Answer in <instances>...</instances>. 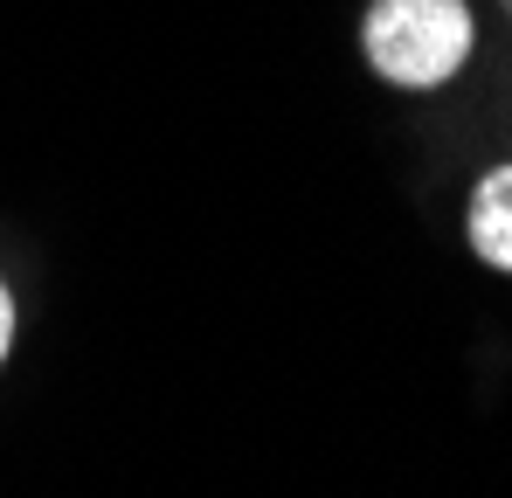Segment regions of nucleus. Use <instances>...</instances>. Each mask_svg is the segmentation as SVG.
<instances>
[{
    "instance_id": "nucleus-2",
    "label": "nucleus",
    "mask_w": 512,
    "mask_h": 498,
    "mask_svg": "<svg viewBox=\"0 0 512 498\" xmlns=\"http://www.w3.org/2000/svg\"><path fill=\"white\" fill-rule=\"evenodd\" d=\"M471 249L492 270H512V166L485 173V187L471 194Z\"/></svg>"
},
{
    "instance_id": "nucleus-3",
    "label": "nucleus",
    "mask_w": 512,
    "mask_h": 498,
    "mask_svg": "<svg viewBox=\"0 0 512 498\" xmlns=\"http://www.w3.org/2000/svg\"><path fill=\"white\" fill-rule=\"evenodd\" d=\"M7 339H14V298H7V284H0V360H7Z\"/></svg>"
},
{
    "instance_id": "nucleus-4",
    "label": "nucleus",
    "mask_w": 512,
    "mask_h": 498,
    "mask_svg": "<svg viewBox=\"0 0 512 498\" xmlns=\"http://www.w3.org/2000/svg\"><path fill=\"white\" fill-rule=\"evenodd\" d=\"M499 7H506V14H512V0H499Z\"/></svg>"
},
{
    "instance_id": "nucleus-1",
    "label": "nucleus",
    "mask_w": 512,
    "mask_h": 498,
    "mask_svg": "<svg viewBox=\"0 0 512 498\" xmlns=\"http://www.w3.org/2000/svg\"><path fill=\"white\" fill-rule=\"evenodd\" d=\"M360 35H367V63L402 90H436L471 56L464 0H374Z\"/></svg>"
}]
</instances>
